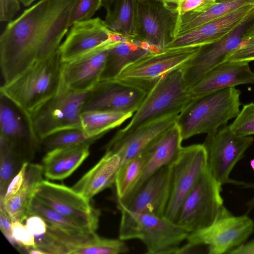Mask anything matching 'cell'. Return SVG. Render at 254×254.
<instances>
[{"label": "cell", "instance_id": "cell-16", "mask_svg": "<svg viewBox=\"0 0 254 254\" xmlns=\"http://www.w3.org/2000/svg\"><path fill=\"white\" fill-rule=\"evenodd\" d=\"M179 114H172L154 119L127 133L117 132L105 146L104 149L105 151L117 154L122 165L145 152L176 124Z\"/></svg>", "mask_w": 254, "mask_h": 254}, {"label": "cell", "instance_id": "cell-9", "mask_svg": "<svg viewBox=\"0 0 254 254\" xmlns=\"http://www.w3.org/2000/svg\"><path fill=\"white\" fill-rule=\"evenodd\" d=\"M254 23V11L221 39L199 46L195 55L183 66L184 78L190 89L254 36L252 28Z\"/></svg>", "mask_w": 254, "mask_h": 254}, {"label": "cell", "instance_id": "cell-47", "mask_svg": "<svg viewBox=\"0 0 254 254\" xmlns=\"http://www.w3.org/2000/svg\"><path fill=\"white\" fill-rule=\"evenodd\" d=\"M243 189H251L254 190V183H247L242 187ZM247 214L251 212L254 209V195L246 203Z\"/></svg>", "mask_w": 254, "mask_h": 254}, {"label": "cell", "instance_id": "cell-50", "mask_svg": "<svg viewBox=\"0 0 254 254\" xmlns=\"http://www.w3.org/2000/svg\"><path fill=\"white\" fill-rule=\"evenodd\" d=\"M21 3L24 6L27 7L30 6L33 2L36 0H19Z\"/></svg>", "mask_w": 254, "mask_h": 254}, {"label": "cell", "instance_id": "cell-15", "mask_svg": "<svg viewBox=\"0 0 254 254\" xmlns=\"http://www.w3.org/2000/svg\"><path fill=\"white\" fill-rule=\"evenodd\" d=\"M124 36L115 33L102 46L74 60L62 62V84L78 92H88L100 81L109 50Z\"/></svg>", "mask_w": 254, "mask_h": 254}, {"label": "cell", "instance_id": "cell-5", "mask_svg": "<svg viewBox=\"0 0 254 254\" xmlns=\"http://www.w3.org/2000/svg\"><path fill=\"white\" fill-rule=\"evenodd\" d=\"M183 66L161 77L147 93L129 123L119 133H127L148 122L182 112L193 99L184 78Z\"/></svg>", "mask_w": 254, "mask_h": 254}, {"label": "cell", "instance_id": "cell-30", "mask_svg": "<svg viewBox=\"0 0 254 254\" xmlns=\"http://www.w3.org/2000/svg\"><path fill=\"white\" fill-rule=\"evenodd\" d=\"M133 114L120 112L91 110L81 114V128L90 137H102L110 130L120 126Z\"/></svg>", "mask_w": 254, "mask_h": 254}, {"label": "cell", "instance_id": "cell-36", "mask_svg": "<svg viewBox=\"0 0 254 254\" xmlns=\"http://www.w3.org/2000/svg\"><path fill=\"white\" fill-rule=\"evenodd\" d=\"M46 232L34 236L35 248L42 251L45 254H68V249L63 232L47 224Z\"/></svg>", "mask_w": 254, "mask_h": 254}, {"label": "cell", "instance_id": "cell-48", "mask_svg": "<svg viewBox=\"0 0 254 254\" xmlns=\"http://www.w3.org/2000/svg\"><path fill=\"white\" fill-rule=\"evenodd\" d=\"M114 0H102V6L105 9L106 14L112 12V7L113 5Z\"/></svg>", "mask_w": 254, "mask_h": 254}, {"label": "cell", "instance_id": "cell-49", "mask_svg": "<svg viewBox=\"0 0 254 254\" xmlns=\"http://www.w3.org/2000/svg\"><path fill=\"white\" fill-rule=\"evenodd\" d=\"M156 1H159L164 4L169 6L171 8L175 9L174 7V5L175 3L178 1L179 0H155Z\"/></svg>", "mask_w": 254, "mask_h": 254}, {"label": "cell", "instance_id": "cell-23", "mask_svg": "<svg viewBox=\"0 0 254 254\" xmlns=\"http://www.w3.org/2000/svg\"><path fill=\"white\" fill-rule=\"evenodd\" d=\"M183 140L177 124L167 130L147 150L149 156L136 183L123 200L131 196L150 176L162 167L171 165L178 156Z\"/></svg>", "mask_w": 254, "mask_h": 254}, {"label": "cell", "instance_id": "cell-46", "mask_svg": "<svg viewBox=\"0 0 254 254\" xmlns=\"http://www.w3.org/2000/svg\"><path fill=\"white\" fill-rule=\"evenodd\" d=\"M228 254H254V239L231 250Z\"/></svg>", "mask_w": 254, "mask_h": 254}, {"label": "cell", "instance_id": "cell-51", "mask_svg": "<svg viewBox=\"0 0 254 254\" xmlns=\"http://www.w3.org/2000/svg\"><path fill=\"white\" fill-rule=\"evenodd\" d=\"M250 164L253 171L254 172V158L250 161Z\"/></svg>", "mask_w": 254, "mask_h": 254}, {"label": "cell", "instance_id": "cell-44", "mask_svg": "<svg viewBox=\"0 0 254 254\" xmlns=\"http://www.w3.org/2000/svg\"><path fill=\"white\" fill-rule=\"evenodd\" d=\"M25 226L28 231L34 236L44 234L47 230L45 221L38 215H30L25 220Z\"/></svg>", "mask_w": 254, "mask_h": 254}, {"label": "cell", "instance_id": "cell-35", "mask_svg": "<svg viewBox=\"0 0 254 254\" xmlns=\"http://www.w3.org/2000/svg\"><path fill=\"white\" fill-rule=\"evenodd\" d=\"M22 159L12 144L0 136V198L15 175L17 161Z\"/></svg>", "mask_w": 254, "mask_h": 254}, {"label": "cell", "instance_id": "cell-4", "mask_svg": "<svg viewBox=\"0 0 254 254\" xmlns=\"http://www.w3.org/2000/svg\"><path fill=\"white\" fill-rule=\"evenodd\" d=\"M121 218L119 239H138L148 254H176L189 233L165 217L119 209Z\"/></svg>", "mask_w": 254, "mask_h": 254}, {"label": "cell", "instance_id": "cell-39", "mask_svg": "<svg viewBox=\"0 0 254 254\" xmlns=\"http://www.w3.org/2000/svg\"><path fill=\"white\" fill-rule=\"evenodd\" d=\"M11 233L16 246L23 247L25 249L35 247L34 236L28 231L23 223L18 220L12 221Z\"/></svg>", "mask_w": 254, "mask_h": 254}, {"label": "cell", "instance_id": "cell-22", "mask_svg": "<svg viewBox=\"0 0 254 254\" xmlns=\"http://www.w3.org/2000/svg\"><path fill=\"white\" fill-rule=\"evenodd\" d=\"M254 84V72L249 63L227 61L208 72L190 89L192 98L224 88Z\"/></svg>", "mask_w": 254, "mask_h": 254}, {"label": "cell", "instance_id": "cell-20", "mask_svg": "<svg viewBox=\"0 0 254 254\" xmlns=\"http://www.w3.org/2000/svg\"><path fill=\"white\" fill-rule=\"evenodd\" d=\"M113 33L100 17L75 23L60 47L62 62L74 60L99 48Z\"/></svg>", "mask_w": 254, "mask_h": 254}, {"label": "cell", "instance_id": "cell-34", "mask_svg": "<svg viewBox=\"0 0 254 254\" xmlns=\"http://www.w3.org/2000/svg\"><path fill=\"white\" fill-rule=\"evenodd\" d=\"M101 136H88L81 128L66 129L51 134L41 139L40 146L46 151L83 144H92Z\"/></svg>", "mask_w": 254, "mask_h": 254}, {"label": "cell", "instance_id": "cell-32", "mask_svg": "<svg viewBox=\"0 0 254 254\" xmlns=\"http://www.w3.org/2000/svg\"><path fill=\"white\" fill-rule=\"evenodd\" d=\"M29 215V216L38 215L42 218L47 224L70 235H81L93 232L86 230L77 223L42 203L34 196L30 206Z\"/></svg>", "mask_w": 254, "mask_h": 254}, {"label": "cell", "instance_id": "cell-8", "mask_svg": "<svg viewBox=\"0 0 254 254\" xmlns=\"http://www.w3.org/2000/svg\"><path fill=\"white\" fill-rule=\"evenodd\" d=\"M222 186L207 167L183 201L175 222L189 234L209 226L223 205Z\"/></svg>", "mask_w": 254, "mask_h": 254}, {"label": "cell", "instance_id": "cell-17", "mask_svg": "<svg viewBox=\"0 0 254 254\" xmlns=\"http://www.w3.org/2000/svg\"><path fill=\"white\" fill-rule=\"evenodd\" d=\"M171 173V164L162 167L131 196L116 201L118 209L164 217L170 195Z\"/></svg>", "mask_w": 254, "mask_h": 254}, {"label": "cell", "instance_id": "cell-45", "mask_svg": "<svg viewBox=\"0 0 254 254\" xmlns=\"http://www.w3.org/2000/svg\"><path fill=\"white\" fill-rule=\"evenodd\" d=\"M12 220L3 205L0 203V229L7 240L13 246L16 243L13 239L11 233Z\"/></svg>", "mask_w": 254, "mask_h": 254}, {"label": "cell", "instance_id": "cell-2", "mask_svg": "<svg viewBox=\"0 0 254 254\" xmlns=\"http://www.w3.org/2000/svg\"><path fill=\"white\" fill-rule=\"evenodd\" d=\"M62 64L59 49L47 58L36 61L11 82L3 84L0 94L30 117L59 91Z\"/></svg>", "mask_w": 254, "mask_h": 254}, {"label": "cell", "instance_id": "cell-21", "mask_svg": "<svg viewBox=\"0 0 254 254\" xmlns=\"http://www.w3.org/2000/svg\"><path fill=\"white\" fill-rule=\"evenodd\" d=\"M254 11V4L243 6L176 37L166 49L200 46L216 41L241 23Z\"/></svg>", "mask_w": 254, "mask_h": 254}, {"label": "cell", "instance_id": "cell-29", "mask_svg": "<svg viewBox=\"0 0 254 254\" xmlns=\"http://www.w3.org/2000/svg\"><path fill=\"white\" fill-rule=\"evenodd\" d=\"M113 9L104 20L111 31L136 37L138 29L137 0H114Z\"/></svg>", "mask_w": 254, "mask_h": 254}, {"label": "cell", "instance_id": "cell-1", "mask_svg": "<svg viewBox=\"0 0 254 254\" xmlns=\"http://www.w3.org/2000/svg\"><path fill=\"white\" fill-rule=\"evenodd\" d=\"M77 0H40L9 22L0 37L3 84L60 48Z\"/></svg>", "mask_w": 254, "mask_h": 254}, {"label": "cell", "instance_id": "cell-33", "mask_svg": "<svg viewBox=\"0 0 254 254\" xmlns=\"http://www.w3.org/2000/svg\"><path fill=\"white\" fill-rule=\"evenodd\" d=\"M129 250L123 240L102 238L94 232L76 246L70 254H120Z\"/></svg>", "mask_w": 254, "mask_h": 254}, {"label": "cell", "instance_id": "cell-52", "mask_svg": "<svg viewBox=\"0 0 254 254\" xmlns=\"http://www.w3.org/2000/svg\"><path fill=\"white\" fill-rule=\"evenodd\" d=\"M253 28H254V24L253 25Z\"/></svg>", "mask_w": 254, "mask_h": 254}, {"label": "cell", "instance_id": "cell-42", "mask_svg": "<svg viewBox=\"0 0 254 254\" xmlns=\"http://www.w3.org/2000/svg\"><path fill=\"white\" fill-rule=\"evenodd\" d=\"M28 163L26 161L22 164L19 170L9 183L4 197L0 198V201L3 202L7 201L18 191L23 183Z\"/></svg>", "mask_w": 254, "mask_h": 254}, {"label": "cell", "instance_id": "cell-43", "mask_svg": "<svg viewBox=\"0 0 254 254\" xmlns=\"http://www.w3.org/2000/svg\"><path fill=\"white\" fill-rule=\"evenodd\" d=\"M19 0H0V21L10 22L20 8Z\"/></svg>", "mask_w": 254, "mask_h": 254}, {"label": "cell", "instance_id": "cell-10", "mask_svg": "<svg viewBox=\"0 0 254 254\" xmlns=\"http://www.w3.org/2000/svg\"><path fill=\"white\" fill-rule=\"evenodd\" d=\"M199 47L169 48L148 54L125 67L115 80L147 93L167 72L185 65Z\"/></svg>", "mask_w": 254, "mask_h": 254}, {"label": "cell", "instance_id": "cell-38", "mask_svg": "<svg viewBox=\"0 0 254 254\" xmlns=\"http://www.w3.org/2000/svg\"><path fill=\"white\" fill-rule=\"evenodd\" d=\"M102 6V0H77L72 10L69 25L92 19Z\"/></svg>", "mask_w": 254, "mask_h": 254}, {"label": "cell", "instance_id": "cell-37", "mask_svg": "<svg viewBox=\"0 0 254 254\" xmlns=\"http://www.w3.org/2000/svg\"><path fill=\"white\" fill-rule=\"evenodd\" d=\"M229 127L237 135L251 136L254 134V103L244 105Z\"/></svg>", "mask_w": 254, "mask_h": 254}, {"label": "cell", "instance_id": "cell-27", "mask_svg": "<svg viewBox=\"0 0 254 254\" xmlns=\"http://www.w3.org/2000/svg\"><path fill=\"white\" fill-rule=\"evenodd\" d=\"M42 165L28 163L23 183L16 194L5 202L0 201L12 221L21 223L29 217L30 206L38 185L43 180Z\"/></svg>", "mask_w": 254, "mask_h": 254}, {"label": "cell", "instance_id": "cell-18", "mask_svg": "<svg viewBox=\"0 0 254 254\" xmlns=\"http://www.w3.org/2000/svg\"><path fill=\"white\" fill-rule=\"evenodd\" d=\"M147 93L116 80L100 81L90 91L82 112L105 110L134 113Z\"/></svg>", "mask_w": 254, "mask_h": 254}, {"label": "cell", "instance_id": "cell-40", "mask_svg": "<svg viewBox=\"0 0 254 254\" xmlns=\"http://www.w3.org/2000/svg\"><path fill=\"white\" fill-rule=\"evenodd\" d=\"M215 0H179L175 3L174 7L179 15H181L190 11H203L213 4Z\"/></svg>", "mask_w": 254, "mask_h": 254}, {"label": "cell", "instance_id": "cell-11", "mask_svg": "<svg viewBox=\"0 0 254 254\" xmlns=\"http://www.w3.org/2000/svg\"><path fill=\"white\" fill-rule=\"evenodd\" d=\"M254 141L252 136L235 134L229 126L207 134L203 145L206 151L207 167L221 185L242 188L245 185L246 182L231 179L230 175Z\"/></svg>", "mask_w": 254, "mask_h": 254}, {"label": "cell", "instance_id": "cell-14", "mask_svg": "<svg viewBox=\"0 0 254 254\" xmlns=\"http://www.w3.org/2000/svg\"><path fill=\"white\" fill-rule=\"evenodd\" d=\"M138 29L136 38L161 50L175 38L179 14L162 2L137 0Z\"/></svg>", "mask_w": 254, "mask_h": 254}, {"label": "cell", "instance_id": "cell-12", "mask_svg": "<svg viewBox=\"0 0 254 254\" xmlns=\"http://www.w3.org/2000/svg\"><path fill=\"white\" fill-rule=\"evenodd\" d=\"M207 167L203 144L183 147L171 164L170 195L164 217L175 222L181 205Z\"/></svg>", "mask_w": 254, "mask_h": 254}, {"label": "cell", "instance_id": "cell-28", "mask_svg": "<svg viewBox=\"0 0 254 254\" xmlns=\"http://www.w3.org/2000/svg\"><path fill=\"white\" fill-rule=\"evenodd\" d=\"M251 4H254V0H216L213 4L203 11H190L179 15L175 37L203 23Z\"/></svg>", "mask_w": 254, "mask_h": 254}, {"label": "cell", "instance_id": "cell-26", "mask_svg": "<svg viewBox=\"0 0 254 254\" xmlns=\"http://www.w3.org/2000/svg\"><path fill=\"white\" fill-rule=\"evenodd\" d=\"M90 145L83 144L47 152L42 165L46 178L62 180L69 177L88 156Z\"/></svg>", "mask_w": 254, "mask_h": 254}, {"label": "cell", "instance_id": "cell-3", "mask_svg": "<svg viewBox=\"0 0 254 254\" xmlns=\"http://www.w3.org/2000/svg\"><path fill=\"white\" fill-rule=\"evenodd\" d=\"M241 91L235 87L193 98L179 114L176 124L182 138L215 132L239 114Z\"/></svg>", "mask_w": 254, "mask_h": 254}, {"label": "cell", "instance_id": "cell-13", "mask_svg": "<svg viewBox=\"0 0 254 254\" xmlns=\"http://www.w3.org/2000/svg\"><path fill=\"white\" fill-rule=\"evenodd\" d=\"M34 197L90 232H95L98 227L100 210L72 188L43 180L37 187Z\"/></svg>", "mask_w": 254, "mask_h": 254}, {"label": "cell", "instance_id": "cell-6", "mask_svg": "<svg viewBox=\"0 0 254 254\" xmlns=\"http://www.w3.org/2000/svg\"><path fill=\"white\" fill-rule=\"evenodd\" d=\"M254 231V221L247 214L236 216L223 205L208 227L190 233L183 252L205 245L209 254H228L246 242Z\"/></svg>", "mask_w": 254, "mask_h": 254}, {"label": "cell", "instance_id": "cell-19", "mask_svg": "<svg viewBox=\"0 0 254 254\" xmlns=\"http://www.w3.org/2000/svg\"><path fill=\"white\" fill-rule=\"evenodd\" d=\"M0 136L14 146L23 159L32 157L40 142L33 129L30 117L4 96L0 94Z\"/></svg>", "mask_w": 254, "mask_h": 254}, {"label": "cell", "instance_id": "cell-31", "mask_svg": "<svg viewBox=\"0 0 254 254\" xmlns=\"http://www.w3.org/2000/svg\"><path fill=\"white\" fill-rule=\"evenodd\" d=\"M148 156V152L146 150L121 165L115 183L116 200L125 198L129 193L139 179Z\"/></svg>", "mask_w": 254, "mask_h": 254}, {"label": "cell", "instance_id": "cell-25", "mask_svg": "<svg viewBox=\"0 0 254 254\" xmlns=\"http://www.w3.org/2000/svg\"><path fill=\"white\" fill-rule=\"evenodd\" d=\"M161 50L135 37H125L108 53L100 81L115 79L127 66L150 54Z\"/></svg>", "mask_w": 254, "mask_h": 254}, {"label": "cell", "instance_id": "cell-7", "mask_svg": "<svg viewBox=\"0 0 254 254\" xmlns=\"http://www.w3.org/2000/svg\"><path fill=\"white\" fill-rule=\"evenodd\" d=\"M89 92L75 91L61 82L58 92L30 116L39 142L59 131L81 128L80 116Z\"/></svg>", "mask_w": 254, "mask_h": 254}, {"label": "cell", "instance_id": "cell-24", "mask_svg": "<svg viewBox=\"0 0 254 254\" xmlns=\"http://www.w3.org/2000/svg\"><path fill=\"white\" fill-rule=\"evenodd\" d=\"M121 165V159L117 154L105 151L99 161L71 188L90 201L98 193L115 185Z\"/></svg>", "mask_w": 254, "mask_h": 254}, {"label": "cell", "instance_id": "cell-41", "mask_svg": "<svg viewBox=\"0 0 254 254\" xmlns=\"http://www.w3.org/2000/svg\"><path fill=\"white\" fill-rule=\"evenodd\" d=\"M227 61L250 63L254 61V36L237 49Z\"/></svg>", "mask_w": 254, "mask_h": 254}]
</instances>
